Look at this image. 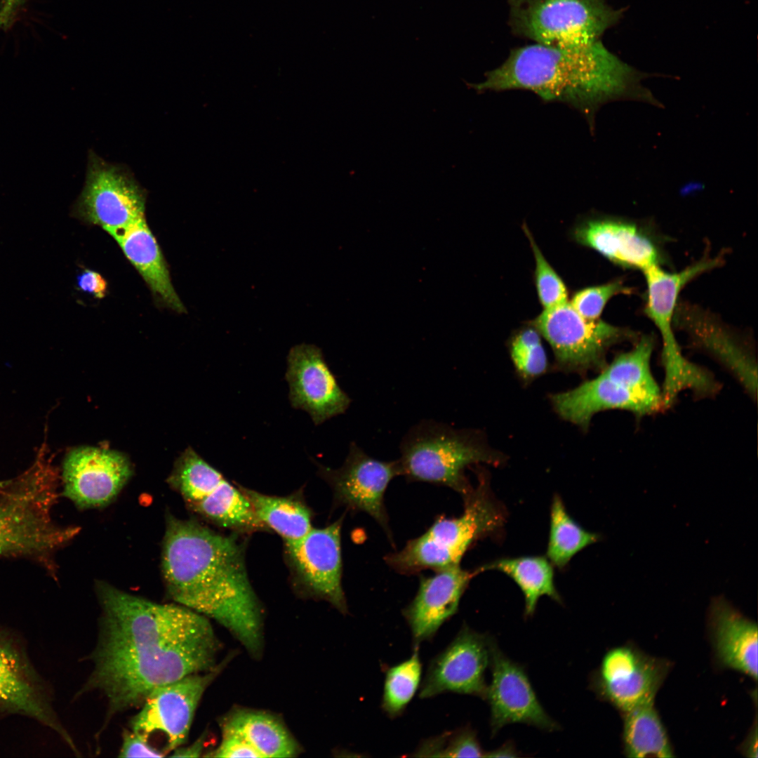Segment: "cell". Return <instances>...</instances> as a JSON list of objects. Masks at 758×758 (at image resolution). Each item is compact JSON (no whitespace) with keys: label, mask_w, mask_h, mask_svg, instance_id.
Listing matches in <instances>:
<instances>
[{"label":"cell","mask_w":758,"mask_h":758,"mask_svg":"<svg viewBox=\"0 0 758 758\" xmlns=\"http://www.w3.org/2000/svg\"><path fill=\"white\" fill-rule=\"evenodd\" d=\"M401 476L448 487L466 495L472 487L465 475L472 464L495 463L479 434L447 423L425 419L409 428L400 444Z\"/></svg>","instance_id":"5"},{"label":"cell","mask_w":758,"mask_h":758,"mask_svg":"<svg viewBox=\"0 0 758 758\" xmlns=\"http://www.w3.org/2000/svg\"><path fill=\"white\" fill-rule=\"evenodd\" d=\"M680 324L696 343L712 353L726 366L751 394L757 392V366L751 354L707 315L698 310L684 309Z\"/></svg>","instance_id":"25"},{"label":"cell","mask_w":758,"mask_h":758,"mask_svg":"<svg viewBox=\"0 0 758 758\" xmlns=\"http://www.w3.org/2000/svg\"><path fill=\"white\" fill-rule=\"evenodd\" d=\"M510 23L536 43L572 48L590 45L621 18L605 0H508Z\"/></svg>","instance_id":"6"},{"label":"cell","mask_w":758,"mask_h":758,"mask_svg":"<svg viewBox=\"0 0 758 758\" xmlns=\"http://www.w3.org/2000/svg\"><path fill=\"white\" fill-rule=\"evenodd\" d=\"M517 756V750L512 745V743L507 742L504 745L498 747V749L486 752L484 757H515Z\"/></svg>","instance_id":"41"},{"label":"cell","mask_w":758,"mask_h":758,"mask_svg":"<svg viewBox=\"0 0 758 758\" xmlns=\"http://www.w3.org/2000/svg\"><path fill=\"white\" fill-rule=\"evenodd\" d=\"M476 731L464 726L446 732L422 742L416 757H484Z\"/></svg>","instance_id":"32"},{"label":"cell","mask_w":758,"mask_h":758,"mask_svg":"<svg viewBox=\"0 0 758 758\" xmlns=\"http://www.w3.org/2000/svg\"><path fill=\"white\" fill-rule=\"evenodd\" d=\"M578 244L591 248L613 263L644 271L658 265L656 246L634 224L614 218L583 220L573 231Z\"/></svg>","instance_id":"21"},{"label":"cell","mask_w":758,"mask_h":758,"mask_svg":"<svg viewBox=\"0 0 758 758\" xmlns=\"http://www.w3.org/2000/svg\"><path fill=\"white\" fill-rule=\"evenodd\" d=\"M719 264L718 258H706L679 272H667L658 265L643 271L647 286L645 312L657 327L663 340V389L667 394H676L693 389L703 378V369L684 357L674 336L672 323L681 288L697 276Z\"/></svg>","instance_id":"9"},{"label":"cell","mask_w":758,"mask_h":758,"mask_svg":"<svg viewBox=\"0 0 758 758\" xmlns=\"http://www.w3.org/2000/svg\"><path fill=\"white\" fill-rule=\"evenodd\" d=\"M480 477L478 486L463 496L460 516L438 517L423 534L387 554L386 563L397 572L408 575L460 565L476 541L498 531L505 516L489 494L484 477Z\"/></svg>","instance_id":"4"},{"label":"cell","mask_w":758,"mask_h":758,"mask_svg":"<svg viewBox=\"0 0 758 758\" xmlns=\"http://www.w3.org/2000/svg\"><path fill=\"white\" fill-rule=\"evenodd\" d=\"M652 76L621 60L601 40L582 47L559 48L536 43L517 48L484 80L477 91L523 90L545 102L564 103L594 124L597 111L613 101H638L663 107L642 84Z\"/></svg>","instance_id":"3"},{"label":"cell","mask_w":758,"mask_h":758,"mask_svg":"<svg viewBox=\"0 0 758 758\" xmlns=\"http://www.w3.org/2000/svg\"><path fill=\"white\" fill-rule=\"evenodd\" d=\"M342 519L312 528L299 539L284 542L292 583L303 595L328 601L343 613L347 604L342 585Z\"/></svg>","instance_id":"11"},{"label":"cell","mask_w":758,"mask_h":758,"mask_svg":"<svg viewBox=\"0 0 758 758\" xmlns=\"http://www.w3.org/2000/svg\"><path fill=\"white\" fill-rule=\"evenodd\" d=\"M551 400L561 418L583 429L602 411L620 409L643 415L663 406L658 386L646 384L611 364L595 378L555 394Z\"/></svg>","instance_id":"10"},{"label":"cell","mask_w":758,"mask_h":758,"mask_svg":"<svg viewBox=\"0 0 758 758\" xmlns=\"http://www.w3.org/2000/svg\"><path fill=\"white\" fill-rule=\"evenodd\" d=\"M114 239L152 293L173 310L185 312L186 308L173 286L161 251L146 218Z\"/></svg>","instance_id":"23"},{"label":"cell","mask_w":758,"mask_h":758,"mask_svg":"<svg viewBox=\"0 0 758 758\" xmlns=\"http://www.w3.org/2000/svg\"><path fill=\"white\" fill-rule=\"evenodd\" d=\"M260 521L284 542L299 539L312 527V512L297 495L269 496L237 484Z\"/></svg>","instance_id":"27"},{"label":"cell","mask_w":758,"mask_h":758,"mask_svg":"<svg viewBox=\"0 0 758 758\" xmlns=\"http://www.w3.org/2000/svg\"><path fill=\"white\" fill-rule=\"evenodd\" d=\"M523 230L528 239L535 258V284L543 309L550 308L568 301V291L563 280L544 257L525 225H523Z\"/></svg>","instance_id":"34"},{"label":"cell","mask_w":758,"mask_h":758,"mask_svg":"<svg viewBox=\"0 0 758 758\" xmlns=\"http://www.w3.org/2000/svg\"><path fill=\"white\" fill-rule=\"evenodd\" d=\"M670 669L667 660L632 645L618 646L604 656L591 686L597 696L623 714L653 703Z\"/></svg>","instance_id":"14"},{"label":"cell","mask_w":758,"mask_h":758,"mask_svg":"<svg viewBox=\"0 0 758 758\" xmlns=\"http://www.w3.org/2000/svg\"><path fill=\"white\" fill-rule=\"evenodd\" d=\"M547 558L552 565L564 568L578 552L600 540L601 536L583 528L566 512L560 497L553 498Z\"/></svg>","instance_id":"30"},{"label":"cell","mask_w":758,"mask_h":758,"mask_svg":"<svg viewBox=\"0 0 758 758\" xmlns=\"http://www.w3.org/2000/svg\"><path fill=\"white\" fill-rule=\"evenodd\" d=\"M286 379L291 406L306 411L316 425L344 413L350 406V397L315 345L301 343L291 348Z\"/></svg>","instance_id":"18"},{"label":"cell","mask_w":758,"mask_h":758,"mask_svg":"<svg viewBox=\"0 0 758 758\" xmlns=\"http://www.w3.org/2000/svg\"><path fill=\"white\" fill-rule=\"evenodd\" d=\"M708 627L715 657L722 667L757 679V625L722 597L708 610Z\"/></svg>","instance_id":"22"},{"label":"cell","mask_w":758,"mask_h":758,"mask_svg":"<svg viewBox=\"0 0 758 758\" xmlns=\"http://www.w3.org/2000/svg\"><path fill=\"white\" fill-rule=\"evenodd\" d=\"M318 472L331 487L335 505L368 514L382 526L392 542L384 496L390 481L401 476L398 459H375L353 441L340 467L332 469L319 465Z\"/></svg>","instance_id":"15"},{"label":"cell","mask_w":758,"mask_h":758,"mask_svg":"<svg viewBox=\"0 0 758 758\" xmlns=\"http://www.w3.org/2000/svg\"><path fill=\"white\" fill-rule=\"evenodd\" d=\"M222 733L242 738L260 757H293L301 752L296 740L275 714L236 707L220 722Z\"/></svg>","instance_id":"24"},{"label":"cell","mask_w":758,"mask_h":758,"mask_svg":"<svg viewBox=\"0 0 758 758\" xmlns=\"http://www.w3.org/2000/svg\"><path fill=\"white\" fill-rule=\"evenodd\" d=\"M77 286L79 290L101 299L106 295L107 284L100 274L86 269L77 276Z\"/></svg>","instance_id":"38"},{"label":"cell","mask_w":758,"mask_h":758,"mask_svg":"<svg viewBox=\"0 0 758 758\" xmlns=\"http://www.w3.org/2000/svg\"><path fill=\"white\" fill-rule=\"evenodd\" d=\"M422 670L418 646L408 659L387 669L381 707L390 718L404 712L420 686Z\"/></svg>","instance_id":"31"},{"label":"cell","mask_w":758,"mask_h":758,"mask_svg":"<svg viewBox=\"0 0 758 758\" xmlns=\"http://www.w3.org/2000/svg\"><path fill=\"white\" fill-rule=\"evenodd\" d=\"M54 702L53 688L32 661L25 636L0 623V719H31L55 732L74 755L80 756Z\"/></svg>","instance_id":"7"},{"label":"cell","mask_w":758,"mask_h":758,"mask_svg":"<svg viewBox=\"0 0 758 758\" xmlns=\"http://www.w3.org/2000/svg\"><path fill=\"white\" fill-rule=\"evenodd\" d=\"M207 756L214 757H260L255 750L242 738L231 733H222L218 747Z\"/></svg>","instance_id":"37"},{"label":"cell","mask_w":758,"mask_h":758,"mask_svg":"<svg viewBox=\"0 0 758 758\" xmlns=\"http://www.w3.org/2000/svg\"><path fill=\"white\" fill-rule=\"evenodd\" d=\"M490 667L492 678L485 700L491 709L492 736L503 726L514 723L548 731L559 729L539 702L525 670L507 657L494 640Z\"/></svg>","instance_id":"19"},{"label":"cell","mask_w":758,"mask_h":758,"mask_svg":"<svg viewBox=\"0 0 758 758\" xmlns=\"http://www.w3.org/2000/svg\"><path fill=\"white\" fill-rule=\"evenodd\" d=\"M231 657L227 656L210 671L190 674L154 689L130 720V730L148 742L151 736L162 734L166 754L182 746L204 693Z\"/></svg>","instance_id":"12"},{"label":"cell","mask_w":758,"mask_h":758,"mask_svg":"<svg viewBox=\"0 0 758 758\" xmlns=\"http://www.w3.org/2000/svg\"><path fill=\"white\" fill-rule=\"evenodd\" d=\"M131 474L130 462L117 451L77 447L62 463V494L81 509L102 507L117 496Z\"/></svg>","instance_id":"17"},{"label":"cell","mask_w":758,"mask_h":758,"mask_svg":"<svg viewBox=\"0 0 758 758\" xmlns=\"http://www.w3.org/2000/svg\"><path fill=\"white\" fill-rule=\"evenodd\" d=\"M481 572L497 570L510 577L521 590L525 600V615L531 616L535 612L538 599L548 596L561 603L554 582V570L547 557L528 556L504 558L485 564L479 568Z\"/></svg>","instance_id":"28"},{"label":"cell","mask_w":758,"mask_h":758,"mask_svg":"<svg viewBox=\"0 0 758 758\" xmlns=\"http://www.w3.org/2000/svg\"><path fill=\"white\" fill-rule=\"evenodd\" d=\"M493 639L464 624L450 644L430 662L420 698L444 693L486 698L485 673L490 666Z\"/></svg>","instance_id":"16"},{"label":"cell","mask_w":758,"mask_h":758,"mask_svg":"<svg viewBox=\"0 0 758 758\" xmlns=\"http://www.w3.org/2000/svg\"><path fill=\"white\" fill-rule=\"evenodd\" d=\"M629 293L630 289L621 281L616 280L576 291L570 301L572 307L583 317L598 319L606 303L619 293Z\"/></svg>","instance_id":"35"},{"label":"cell","mask_w":758,"mask_h":758,"mask_svg":"<svg viewBox=\"0 0 758 758\" xmlns=\"http://www.w3.org/2000/svg\"><path fill=\"white\" fill-rule=\"evenodd\" d=\"M205 738L201 736L191 745L187 747L180 746L173 751L172 757H197L202 754L204 747Z\"/></svg>","instance_id":"39"},{"label":"cell","mask_w":758,"mask_h":758,"mask_svg":"<svg viewBox=\"0 0 758 758\" xmlns=\"http://www.w3.org/2000/svg\"><path fill=\"white\" fill-rule=\"evenodd\" d=\"M479 573V568L470 571L456 565L420 578L415 597L402 612L413 646L432 639L441 626L457 612L470 580Z\"/></svg>","instance_id":"20"},{"label":"cell","mask_w":758,"mask_h":758,"mask_svg":"<svg viewBox=\"0 0 758 758\" xmlns=\"http://www.w3.org/2000/svg\"><path fill=\"white\" fill-rule=\"evenodd\" d=\"M213 524L237 533L265 531L240 488L226 478L188 505Z\"/></svg>","instance_id":"26"},{"label":"cell","mask_w":758,"mask_h":758,"mask_svg":"<svg viewBox=\"0 0 758 758\" xmlns=\"http://www.w3.org/2000/svg\"><path fill=\"white\" fill-rule=\"evenodd\" d=\"M236 533L168 515L163 577L173 600L215 620L258 659L264 649L263 609L249 580L245 545Z\"/></svg>","instance_id":"2"},{"label":"cell","mask_w":758,"mask_h":758,"mask_svg":"<svg viewBox=\"0 0 758 758\" xmlns=\"http://www.w3.org/2000/svg\"><path fill=\"white\" fill-rule=\"evenodd\" d=\"M757 724L754 725L753 729L750 732L741 747L742 752L750 757H757Z\"/></svg>","instance_id":"40"},{"label":"cell","mask_w":758,"mask_h":758,"mask_svg":"<svg viewBox=\"0 0 758 758\" xmlns=\"http://www.w3.org/2000/svg\"><path fill=\"white\" fill-rule=\"evenodd\" d=\"M101 617L93 669L74 695L107 701L102 733L115 715L140 706L157 687L211 670L221 645L208 619L178 604H159L109 584L96 585Z\"/></svg>","instance_id":"1"},{"label":"cell","mask_w":758,"mask_h":758,"mask_svg":"<svg viewBox=\"0 0 758 758\" xmlns=\"http://www.w3.org/2000/svg\"><path fill=\"white\" fill-rule=\"evenodd\" d=\"M165 753L131 730H125L119 757H161Z\"/></svg>","instance_id":"36"},{"label":"cell","mask_w":758,"mask_h":758,"mask_svg":"<svg viewBox=\"0 0 758 758\" xmlns=\"http://www.w3.org/2000/svg\"><path fill=\"white\" fill-rule=\"evenodd\" d=\"M145 203L146 192L128 168L89 151L84 186L74 208L79 218L114 239L145 219Z\"/></svg>","instance_id":"8"},{"label":"cell","mask_w":758,"mask_h":758,"mask_svg":"<svg viewBox=\"0 0 758 758\" xmlns=\"http://www.w3.org/2000/svg\"><path fill=\"white\" fill-rule=\"evenodd\" d=\"M623 715V752L627 757H674L667 731L653 703L634 708Z\"/></svg>","instance_id":"29"},{"label":"cell","mask_w":758,"mask_h":758,"mask_svg":"<svg viewBox=\"0 0 758 758\" xmlns=\"http://www.w3.org/2000/svg\"><path fill=\"white\" fill-rule=\"evenodd\" d=\"M510 355L518 373L526 379L543 373L547 366V358L541 340V335L533 326L517 332L510 343Z\"/></svg>","instance_id":"33"},{"label":"cell","mask_w":758,"mask_h":758,"mask_svg":"<svg viewBox=\"0 0 758 758\" xmlns=\"http://www.w3.org/2000/svg\"><path fill=\"white\" fill-rule=\"evenodd\" d=\"M531 326L549 343L557 363L571 370L601 366L606 349L627 336L622 328L600 319L583 317L568 301L543 309Z\"/></svg>","instance_id":"13"}]
</instances>
